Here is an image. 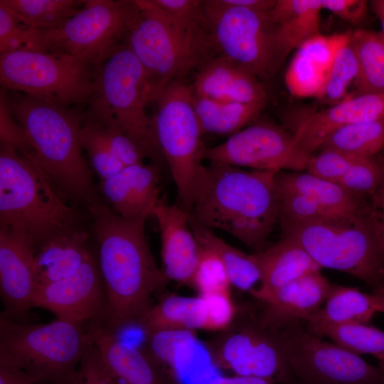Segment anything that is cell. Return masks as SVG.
Listing matches in <instances>:
<instances>
[{
	"instance_id": "cell-1",
	"label": "cell",
	"mask_w": 384,
	"mask_h": 384,
	"mask_svg": "<svg viewBox=\"0 0 384 384\" xmlns=\"http://www.w3.org/2000/svg\"><path fill=\"white\" fill-rule=\"evenodd\" d=\"M87 210L107 306L103 324L115 334L138 325L154 304L153 295L169 282L151 251L146 220H128L101 201Z\"/></svg>"
},
{
	"instance_id": "cell-2",
	"label": "cell",
	"mask_w": 384,
	"mask_h": 384,
	"mask_svg": "<svg viewBox=\"0 0 384 384\" xmlns=\"http://www.w3.org/2000/svg\"><path fill=\"white\" fill-rule=\"evenodd\" d=\"M8 108L23 129L31 156L58 192L74 206L100 201L93 171L83 154L84 118L77 110L25 93L1 89Z\"/></svg>"
},
{
	"instance_id": "cell-3",
	"label": "cell",
	"mask_w": 384,
	"mask_h": 384,
	"mask_svg": "<svg viewBox=\"0 0 384 384\" xmlns=\"http://www.w3.org/2000/svg\"><path fill=\"white\" fill-rule=\"evenodd\" d=\"M277 172L203 165L196 184L191 220L210 230H223L255 252L262 250L278 222Z\"/></svg>"
},
{
	"instance_id": "cell-4",
	"label": "cell",
	"mask_w": 384,
	"mask_h": 384,
	"mask_svg": "<svg viewBox=\"0 0 384 384\" xmlns=\"http://www.w3.org/2000/svg\"><path fill=\"white\" fill-rule=\"evenodd\" d=\"M136 2L139 11L122 42L142 65L154 100L167 85L184 80L219 54L206 18L172 16L151 0Z\"/></svg>"
},
{
	"instance_id": "cell-5",
	"label": "cell",
	"mask_w": 384,
	"mask_h": 384,
	"mask_svg": "<svg viewBox=\"0 0 384 384\" xmlns=\"http://www.w3.org/2000/svg\"><path fill=\"white\" fill-rule=\"evenodd\" d=\"M80 220L76 208L31 156L1 144L0 229L24 236L36 250L54 236L78 228Z\"/></svg>"
},
{
	"instance_id": "cell-6",
	"label": "cell",
	"mask_w": 384,
	"mask_h": 384,
	"mask_svg": "<svg viewBox=\"0 0 384 384\" xmlns=\"http://www.w3.org/2000/svg\"><path fill=\"white\" fill-rule=\"evenodd\" d=\"M90 344L87 324L58 318L28 324L0 315V366L38 382L68 384Z\"/></svg>"
},
{
	"instance_id": "cell-7",
	"label": "cell",
	"mask_w": 384,
	"mask_h": 384,
	"mask_svg": "<svg viewBox=\"0 0 384 384\" xmlns=\"http://www.w3.org/2000/svg\"><path fill=\"white\" fill-rule=\"evenodd\" d=\"M280 225L282 236L298 242L321 268L348 273L372 292L384 287V257L374 209L363 215Z\"/></svg>"
},
{
	"instance_id": "cell-8",
	"label": "cell",
	"mask_w": 384,
	"mask_h": 384,
	"mask_svg": "<svg viewBox=\"0 0 384 384\" xmlns=\"http://www.w3.org/2000/svg\"><path fill=\"white\" fill-rule=\"evenodd\" d=\"M154 100L144 70L129 47L122 43L100 68L95 91L85 114L111 122L161 156L147 106Z\"/></svg>"
},
{
	"instance_id": "cell-9",
	"label": "cell",
	"mask_w": 384,
	"mask_h": 384,
	"mask_svg": "<svg viewBox=\"0 0 384 384\" xmlns=\"http://www.w3.org/2000/svg\"><path fill=\"white\" fill-rule=\"evenodd\" d=\"M152 103L153 130L158 149L176 184L178 205L190 215L206 148L191 85L184 80L171 82Z\"/></svg>"
},
{
	"instance_id": "cell-10",
	"label": "cell",
	"mask_w": 384,
	"mask_h": 384,
	"mask_svg": "<svg viewBox=\"0 0 384 384\" xmlns=\"http://www.w3.org/2000/svg\"><path fill=\"white\" fill-rule=\"evenodd\" d=\"M100 66L66 53L18 50L0 55L3 89L63 107L87 104Z\"/></svg>"
},
{
	"instance_id": "cell-11",
	"label": "cell",
	"mask_w": 384,
	"mask_h": 384,
	"mask_svg": "<svg viewBox=\"0 0 384 384\" xmlns=\"http://www.w3.org/2000/svg\"><path fill=\"white\" fill-rule=\"evenodd\" d=\"M205 348L212 364L221 370L269 378L277 384H299L279 331L261 322L256 302L238 305L232 324L207 341Z\"/></svg>"
},
{
	"instance_id": "cell-12",
	"label": "cell",
	"mask_w": 384,
	"mask_h": 384,
	"mask_svg": "<svg viewBox=\"0 0 384 384\" xmlns=\"http://www.w3.org/2000/svg\"><path fill=\"white\" fill-rule=\"evenodd\" d=\"M138 11L136 0H85L63 23L38 30L41 52L66 53L101 66L122 43Z\"/></svg>"
},
{
	"instance_id": "cell-13",
	"label": "cell",
	"mask_w": 384,
	"mask_h": 384,
	"mask_svg": "<svg viewBox=\"0 0 384 384\" xmlns=\"http://www.w3.org/2000/svg\"><path fill=\"white\" fill-rule=\"evenodd\" d=\"M299 384H384V372L358 355L316 336L301 324L278 329Z\"/></svg>"
},
{
	"instance_id": "cell-14",
	"label": "cell",
	"mask_w": 384,
	"mask_h": 384,
	"mask_svg": "<svg viewBox=\"0 0 384 384\" xmlns=\"http://www.w3.org/2000/svg\"><path fill=\"white\" fill-rule=\"evenodd\" d=\"M203 11L219 55L260 80L272 76V24L267 12L203 0Z\"/></svg>"
},
{
	"instance_id": "cell-15",
	"label": "cell",
	"mask_w": 384,
	"mask_h": 384,
	"mask_svg": "<svg viewBox=\"0 0 384 384\" xmlns=\"http://www.w3.org/2000/svg\"><path fill=\"white\" fill-rule=\"evenodd\" d=\"M311 156L299 149L290 132L268 122L254 123L204 150L209 164L263 171L306 170Z\"/></svg>"
},
{
	"instance_id": "cell-16",
	"label": "cell",
	"mask_w": 384,
	"mask_h": 384,
	"mask_svg": "<svg viewBox=\"0 0 384 384\" xmlns=\"http://www.w3.org/2000/svg\"><path fill=\"white\" fill-rule=\"evenodd\" d=\"M238 309L230 292L185 297L162 296L139 321L145 336L166 331L220 332L235 319Z\"/></svg>"
},
{
	"instance_id": "cell-17",
	"label": "cell",
	"mask_w": 384,
	"mask_h": 384,
	"mask_svg": "<svg viewBox=\"0 0 384 384\" xmlns=\"http://www.w3.org/2000/svg\"><path fill=\"white\" fill-rule=\"evenodd\" d=\"M105 291L95 252L71 276L36 287L33 306L52 312L58 319L84 324L103 323Z\"/></svg>"
},
{
	"instance_id": "cell-18",
	"label": "cell",
	"mask_w": 384,
	"mask_h": 384,
	"mask_svg": "<svg viewBox=\"0 0 384 384\" xmlns=\"http://www.w3.org/2000/svg\"><path fill=\"white\" fill-rule=\"evenodd\" d=\"M331 285L317 270L272 292L252 297L261 322L278 330L307 322L324 304Z\"/></svg>"
},
{
	"instance_id": "cell-19",
	"label": "cell",
	"mask_w": 384,
	"mask_h": 384,
	"mask_svg": "<svg viewBox=\"0 0 384 384\" xmlns=\"http://www.w3.org/2000/svg\"><path fill=\"white\" fill-rule=\"evenodd\" d=\"M35 247L23 235L0 229L1 315L21 321L33 308Z\"/></svg>"
},
{
	"instance_id": "cell-20",
	"label": "cell",
	"mask_w": 384,
	"mask_h": 384,
	"mask_svg": "<svg viewBox=\"0 0 384 384\" xmlns=\"http://www.w3.org/2000/svg\"><path fill=\"white\" fill-rule=\"evenodd\" d=\"M384 118V93L346 97L327 109L304 117L290 132L299 149L312 156L335 131L343 127Z\"/></svg>"
},
{
	"instance_id": "cell-21",
	"label": "cell",
	"mask_w": 384,
	"mask_h": 384,
	"mask_svg": "<svg viewBox=\"0 0 384 384\" xmlns=\"http://www.w3.org/2000/svg\"><path fill=\"white\" fill-rule=\"evenodd\" d=\"M99 188L106 204L128 220H147L163 198L160 196V170L155 163L124 167L116 175L100 181Z\"/></svg>"
},
{
	"instance_id": "cell-22",
	"label": "cell",
	"mask_w": 384,
	"mask_h": 384,
	"mask_svg": "<svg viewBox=\"0 0 384 384\" xmlns=\"http://www.w3.org/2000/svg\"><path fill=\"white\" fill-rule=\"evenodd\" d=\"M161 235L162 270L169 281L191 287L200 246L192 230L190 215L178 204L163 198L154 210Z\"/></svg>"
},
{
	"instance_id": "cell-23",
	"label": "cell",
	"mask_w": 384,
	"mask_h": 384,
	"mask_svg": "<svg viewBox=\"0 0 384 384\" xmlns=\"http://www.w3.org/2000/svg\"><path fill=\"white\" fill-rule=\"evenodd\" d=\"M351 33L319 34L296 50L284 75L286 87L292 95L320 99L336 55L349 42Z\"/></svg>"
},
{
	"instance_id": "cell-24",
	"label": "cell",
	"mask_w": 384,
	"mask_h": 384,
	"mask_svg": "<svg viewBox=\"0 0 384 384\" xmlns=\"http://www.w3.org/2000/svg\"><path fill=\"white\" fill-rule=\"evenodd\" d=\"M87 329L90 342L117 384H168L144 348L122 340L102 322L87 324Z\"/></svg>"
},
{
	"instance_id": "cell-25",
	"label": "cell",
	"mask_w": 384,
	"mask_h": 384,
	"mask_svg": "<svg viewBox=\"0 0 384 384\" xmlns=\"http://www.w3.org/2000/svg\"><path fill=\"white\" fill-rule=\"evenodd\" d=\"M321 0H276L269 11L272 24V73L309 38L321 34Z\"/></svg>"
},
{
	"instance_id": "cell-26",
	"label": "cell",
	"mask_w": 384,
	"mask_h": 384,
	"mask_svg": "<svg viewBox=\"0 0 384 384\" xmlns=\"http://www.w3.org/2000/svg\"><path fill=\"white\" fill-rule=\"evenodd\" d=\"M191 87L193 94L216 100L265 105L267 101L266 89L257 76L221 55L194 73Z\"/></svg>"
},
{
	"instance_id": "cell-27",
	"label": "cell",
	"mask_w": 384,
	"mask_h": 384,
	"mask_svg": "<svg viewBox=\"0 0 384 384\" xmlns=\"http://www.w3.org/2000/svg\"><path fill=\"white\" fill-rule=\"evenodd\" d=\"M95 252L89 234L79 227L54 236L35 251L36 287L71 276Z\"/></svg>"
},
{
	"instance_id": "cell-28",
	"label": "cell",
	"mask_w": 384,
	"mask_h": 384,
	"mask_svg": "<svg viewBox=\"0 0 384 384\" xmlns=\"http://www.w3.org/2000/svg\"><path fill=\"white\" fill-rule=\"evenodd\" d=\"M252 255L261 272V284L249 292L251 296L272 292L321 269L298 242L285 236Z\"/></svg>"
},
{
	"instance_id": "cell-29",
	"label": "cell",
	"mask_w": 384,
	"mask_h": 384,
	"mask_svg": "<svg viewBox=\"0 0 384 384\" xmlns=\"http://www.w3.org/2000/svg\"><path fill=\"white\" fill-rule=\"evenodd\" d=\"M277 187L303 193L311 196L334 217H349L366 214L373 206L338 183L324 180L311 174L278 171L275 176Z\"/></svg>"
},
{
	"instance_id": "cell-30",
	"label": "cell",
	"mask_w": 384,
	"mask_h": 384,
	"mask_svg": "<svg viewBox=\"0 0 384 384\" xmlns=\"http://www.w3.org/2000/svg\"><path fill=\"white\" fill-rule=\"evenodd\" d=\"M378 310L370 294L355 287L332 284L323 306L308 320L306 329L318 335L323 329L368 324Z\"/></svg>"
},
{
	"instance_id": "cell-31",
	"label": "cell",
	"mask_w": 384,
	"mask_h": 384,
	"mask_svg": "<svg viewBox=\"0 0 384 384\" xmlns=\"http://www.w3.org/2000/svg\"><path fill=\"white\" fill-rule=\"evenodd\" d=\"M193 104L203 134L230 136L254 121L265 106L262 103L216 100L193 92Z\"/></svg>"
},
{
	"instance_id": "cell-32",
	"label": "cell",
	"mask_w": 384,
	"mask_h": 384,
	"mask_svg": "<svg viewBox=\"0 0 384 384\" xmlns=\"http://www.w3.org/2000/svg\"><path fill=\"white\" fill-rule=\"evenodd\" d=\"M358 63L356 92L384 93V37L380 31L357 29L349 41Z\"/></svg>"
},
{
	"instance_id": "cell-33",
	"label": "cell",
	"mask_w": 384,
	"mask_h": 384,
	"mask_svg": "<svg viewBox=\"0 0 384 384\" xmlns=\"http://www.w3.org/2000/svg\"><path fill=\"white\" fill-rule=\"evenodd\" d=\"M191 226L199 245L213 250L220 259L231 286L250 292L261 281V272L252 254L248 255L227 243L213 230L192 222Z\"/></svg>"
},
{
	"instance_id": "cell-34",
	"label": "cell",
	"mask_w": 384,
	"mask_h": 384,
	"mask_svg": "<svg viewBox=\"0 0 384 384\" xmlns=\"http://www.w3.org/2000/svg\"><path fill=\"white\" fill-rule=\"evenodd\" d=\"M85 0H1L19 22L36 30L55 28L75 15Z\"/></svg>"
},
{
	"instance_id": "cell-35",
	"label": "cell",
	"mask_w": 384,
	"mask_h": 384,
	"mask_svg": "<svg viewBox=\"0 0 384 384\" xmlns=\"http://www.w3.org/2000/svg\"><path fill=\"white\" fill-rule=\"evenodd\" d=\"M384 146V118L352 124L333 132L320 149H333L343 153L373 156Z\"/></svg>"
},
{
	"instance_id": "cell-36",
	"label": "cell",
	"mask_w": 384,
	"mask_h": 384,
	"mask_svg": "<svg viewBox=\"0 0 384 384\" xmlns=\"http://www.w3.org/2000/svg\"><path fill=\"white\" fill-rule=\"evenodd\" d=\"M80 138L88 163L100 181L116 175L125 167L110 150L99 124L85 113Z\"/></svg>"
},
{
	"instance_id": "cell-37",
	"label": "cell",
	"mask_w": 384,
	"mask_h": 384,
	"mask_svg": "<svg viewBox=\"0 0 384 384\" xmlns=\"http://www.w3.org/2000/svg\"><path fill=\"white\" fill-rule=\"evenodd\" d=\"M358 354L373 356L384 353V331L368 324L328 327L318 335Z\"/></svg>"
},
{
	"instance_id": "cell-38",
	"label": "cell",
	"mask_w": 384,
	"mask_h": 384,
	"mask_svg": "<svg viewBox=\"0 0 384 384\" xmlns=\"http://www.w3.org/2000/svg\"><path fill=\"white\" fill-rule=\"evenodd\" d=\"M384 182V164L378 156H358L338 183L354 195L371 199Z\"/></svg>"
},
{
	"instance_id": "cell-39",
	"label": "cell",
	"mask_w": 384,
	"mask_h": 384,
	"mask_svg": "<svg viewBox=\"0 0 384 384\" xmlns=\"http://www.w3.org/2000/svg\"><path fill=\"white\" fill-rule=\"evenodd\" d=\"M276 190L278 202V222L280 224L337 218L329 214L319 203L306 194L277 186Z\"/></svg>"
},
{
	"instance_id": "cell-40",
	"label": "cell",
	"mask_w": 384,
	"mask_h": 384,
	"mask_svg": "<svg viewBox=\"0 0 384 384\" xmlns=\"http://www.w3.org/2000/svg\"><path fill=\"white\" fill-rule=\"evenodd\" d=\"M199 246L198 262L191 287L201 295L230 292L231 284L219 257L213 250Z\"/></svg>"
},
{
	"instance_id": "cell-41",
	"label": "cell",
	"mask_w": 384,
	"mask_h": 384,
	"mask_svg": "<svg viewBox=\"0 0 384 384\" xmlns=\"http://www.w3.org/2000/svg\"><path fill=\"white\" fill-rule=\"evenodd\" d=\"M358 63L348 42L337 53L324 91L320 100L334 105L346 98L347 90L358 76Z\"/></svg>"
},
{
	"instance_id": "cell-42",
	"label": "cell",
	"mask_w": 384,
	"mask_h": 384,
	"mask_svg": "<svg viewBox=\"0 0 384 384\" xmlns=\"http://www.w3.org/2000/svg\"><path fill=\"white\" fill-rule=\"evenodd\" d=\"M92 119L99 124L113 154L125 167L145 163L146 159H159L143 144L114 122Z\"/></svg>"
},
{
	"instance_id": "cell-43",
	"label": "cell",
	"mask_w": 384,
	"mask_h": 384,
	"mask_svg": "<svg viewBox=\"0 0 384 384\" xmlns=\"http://www.w3.org/2000/svg\"><path fill=\"white\" fill-rule=\"evenodd\" d=\"M18 50L41 52L38 30L24 26L0 5V55Z\"/></svg>"
},
{
	"instance_id": "cell-44",
	"label": "cell",
	"mask_w": 384,
	"mask_h": 384,
	"mask_svg": "<svg viewBox=\"0 0 384 384\" xmlns=\"http://www.w3.org/2000/svg\"><path fill=\"white\" fill-rule=\"evenodd\" d=\"M312 155L307 172L329 181L338 183L358 156L333 149H320Z\"/></svg>"
},
{
	"instance_id": "cell-45",
	"label": "cell",
	"mask_w": 384,
	"mask_h": 384,
	"mask_svg": "<svg viewBox=\"0 0 384 384\" xmlns=\"http://www.w3.org/2000/svg\"><path fill=\"white\" fill-rule=\"evenodd\" d=\"M68 384H117L107 370L99 351L91 343Z\"/></svg>"
},
{
	"instance_id": "cell-46",
	"label": "cell",
	"mask_w": 384,
	"mask_h": 384,
	"mask_svg": "<svg viewBox=\"0 0 384 384\" xmlns=\"http://www.w3.org/2000/svg\"><path fill=\"white\" fill-rule=\"evenodd\" d=\"M0 138L1 144L13 146L21 154H31L27 136L22 127L11 115L4 94L1 91L0 98Z\"/></svg>"
},
{
	"instance_id": "cell-47",
	"label": "cell",
	"mask_w": 384,
	"mask_h": 384,
	"mask_svg": "<svg viewBox=\"0 0 384 384\" xmlns=\"http://www.w3.org/2000/svg\"><path fill=\"white\" fill-rule=\"evenodd\" d=\"M323 9L328 10L341 20L357 24L365 18L368 1L365 0H321Z\"/></svg>"
},
{
	"instance_id": "cell-48",
	"label": "cell",
	"mask_w": 384,
	"mask_h": 384,
	"mask_svg": "<svg viewBox=\"0 0 384 384\" xmlns=\"http://www.w3.org/2000/svg\"><path fill=\"white\" fill-rule=\"evenodd\" d=\"M151 1L172 16L198 20L206 18L201 0H151Z\"/></svg>"
},
{
	"instance_id": "cell-49",
	"label": "cell",
	"mask_w": 384,
	"mask_h": 384,
	"mask_svg": "<svg viewBox=\"0 0 384 384\" xmlns=\"http://www.w3.org/2000/svg\"><path fill=\"white\" fill-rule=\"evenodd\" d=\"M372 203L375 209L379 245L384 257V182L372 200Z\"/></svg>"
},
{
	"instance_id": "cell-50",
	"label": "cell",
	"mask_w": 384,
	"mask_h": 384,
	"mask_svg": "<svg viewBox=\"0 0 384 384\" xmlns=\"http://www.w3.org/2000/svg\"><path fill=\"white\" fill-rule=\"evenodd\" d=\"M208 384H277L269 378L248 375H218Z\"/></svg>"
},
{
	"instance_id": "cell-51",
	"label": "cell",
	"mask_w": 384,
	"mask_h": 384,
	"mask_svg": "<svg viewBox=\"0 0 384 384\" xmlns=\"http://www.w3.org/2000/svg\"><path fill=\"white\" fill-rule=\"evenodd\" d=\"M0 384H47L32 379L24 372L0 366Z\"/></svg>"
},
{
	"instance_id": "cell-52",
	"label": "cell",
	"mask_w": 384,
	"mask_h": 384,
	"mask_svg": "<svg viewBox=\"0 0 384 384\" xmlns=\"http://www.w3.org/2000/svg\"><path fill=\"white\" fill-rule=\"evenodd\" d=\"M222 1L229 6L260 12L269 11L276 3V0H222Z\"/></svg>"
},
{
	"instance_id": "cell-53",
	"label": "cell",
	"mask_w": 384,
	"mask_h": 384,
	"mask_svg": "<svg viewBox=\"0 0 384 384\" xmlns=\"http://www.w3.org/2000/svg\"><path fill=\"white\" fill-rule=\"evenodd\" d=\"M372 10L379 19L382 31L381 33L384 37V0H373L370 1Z\"/></svg>"
},
{
	"instance_id": "cell-54",
	"label": "cell",
	"mask_w": 384,
	"mask_h": 384,
	"mask_svg": "<svg viewBox=\"0 0 384 384\" xmlns=\"http://www.w3.org/2000/svg\"><path fill=\"white\" fill-rule=\"evenodd\" d=\"M371 294L373 297L378 312L384 314V287L373 291Z\"/></svg>"
},
{
	"instance_id": "cell-55",
	"label": "cell",
	"mask_w": 384,
	"mask_h": 384,
	"mask_svg": "<svg viewBox=\"0 0 384 384\" xmlns=\"http://www.w3.org/2000/svg\"><path fill=\"white\" fill-rule=\"evenodd\" d=\"M379 363V366L383 369L384 372V353L378 354L374 356Z\"/></svg>"
},
{
	"instance_id": "cell-56",
	"label": "cell",
	"mask_w": 384,
	"mask_h": 384,
	"mask_svg": "<svg viewBox=\"0 0 384 384\" xmlns=\"http://www.w3.org/2000/svg\"><path fill=\"white\" fill-rule=\"evenodd\" d=\"M377 155L384 164V146L383 149Z\"/></svg>"
}]
</instances>
